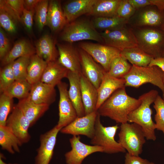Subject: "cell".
Here are the masks:
<instances>
[{"label": "cell", "instance_id": "6da1fadb", "mask_svg": "<svg viewBox=\"0 0 164 164\" xmlns=\"http://www.w3.org/2000/svg\"><path fill=\"white\" fill-rule=\"evenodd\" d=\"M141 103L139 98L128 95L125 87L115 91L97 111L100 116L108 117L117 123L122 124L128 122L129 114Z\"/></svg>", "mask_w": 164, "mask_h": 164}, {"label": "cell", "instance_id": "7a4b0ae2", "mask_svg": "<svg viewBox=\"0 0 164 164\" xmlns=\"http://www.w3.org/2000/svg\"><path fill=\"white\" fill-rule=\"evenodd\" d=\"M159 95L157 91L152 90L141 95L138 98L141 101V104L128 117V122L135 123L141 127L147 140L154 141L156 139L155 124L152 120L153 112L150 106Z\"/></svg>", "mask_w": 164, "mask_h": 164}, {"label": "cell", "instance_id": "3957f363", "mask_svg": "<svg viewBox=\"0 0 164 164\" xmlns=\"http://www.w3.org/2000/svg\"><path fill=\"white\" fill-rule=\"evenodd\" d=\"M123 78L125 80V87L138 88L147 83L155 86L161 91L164 99V72L158 67L132 65Z\"/></svg>", "mask_w": 164, "mask_h": 164}, {"label": "cell", "instance_id": "277c9868", "mask_svg": "<svg viewBox=\"0 0 164 164\" xmlns=\"http://www.w3.org/2000/svg\"><path fill=\"white\" fill-rule=\"evenodd\" d=\"M138 47L153 58L163 56L164 30L159 28H142L134 33Z\"/></svg>", "mask_w": 164, "mask_h": 164}, {"label": "cell", "instance_id": "5b68a950", "mask_svg": "<svg viewBox=\"0 0 164 164\" xmlns=\"http://www.w3.org/2000/svg\"><path fill=\"white\" fill-rule=\"evenodd\" d=\"M60 39L70 43L85 40L104 42L100 33L94 28L91 22L86 19H76L67 23L63 29Z\"/></svg>", "mask_w": 164, "mask_h": 164}, {"label": "cell", "instance_id": "8992f818", "mask_svg": "<svg viewBox=\"0 0 164 164\" xmlns=\"http://www.w3.org/2000/svg\"><path fill=\"white\" fill-rule=\"evenodd\" d=\"M119 128L118 125L104 126L101 122L100 116L98 113L95 123L94 132L91 139V143L94 145L101 147L103 152L106 153L125 152L126 150L114 138Z\"/></svg>", "mask_w": 164, "mask_h": 164}, {"label": "cell", "instance_id": "52a82bcc", "mask_svg": "<svg viewBox=\"0 0 164 164\" xmlns=\"http://www.w3.org/2000/svg\"><path fill=\"white\" fill-rule=\"evenodd\" d=\"M118 142L129 154L139 156L146 142L144 132L139 125L127 122L121 124Z\"/></svg>", "mask_w": 164, "mask_h": 164}, {"label": "cell", "instance_id": "ba28073f", "mask_svg": "<svg viewBox=\"0 0 164 164\" xmlns=\"http://www.w3.org/2000/svg\"><path fill=\"white\" fill-rule=\"evenodd\" d=\"M80 46L99 63L106 72L108 71L113 60L121 55V50L106 45L83 42Z\"/></svg>", "mask_w": 164, "mask_h": 164}, {"label": "cell", "instance_id": "9c48e42d", "mask_svg": "<svg viewBox=\"0 0 164 164\" xmlns=\"http://www.w3.org/2000/svg\"><path fill=\"white\" fill-rule=\"evenodd\" d=\"M59 93V119L56 125L60 129L66 127L78 117L76 110L68 95V85L61 82L57 85Z\"/></svg>", "mask_w": 164, "mask_h": 164}, {"label": "cell", "instance_id": "30bf717a", "mask_svg": "<svg viewBox=\"0 0 164 164\" xmlns=\"http://www.w3.org/2000/svg\"><path fill=\"white\" fill-rule=\"evenodd\" d=\"M100 34L105 45L121 51L138 46L136 39L133 32L125 28L114 30L104 31Z\"/></svg>", "mask_w": 164, "mask_h": 164}, {"label": "cell", "instance_id": "8fae6325", "mask_svg": "<svg viewBox=\"0 0 164 164\" xmlns=\"http://www.w3.org/2000/svg\"><path fill=\"white\" fill-rule=\"evenodd\" d=\"M6 125L22 144L27 143L30 141L31 136L28 130L31 127V123L16 105L14 106L11 114L9 116Z\"/></svg>", "mask_w": 164, "mask_h": 164}, {"label": "cell", "instance_id": "7c38bea8", "mask_svg": "<svg viewBox=\"0 0 164 164\" xmlns=\"http://www.w3.org/2000/svg\"><path fill=\"white\" fill-rule=\"evenodd\" d=\"M79 135H74L70 139L71 149L65 154L67 164H81L84 159L89 155L97 152H103L99 146L91 145L81 142Z\"/></svg>", "mask_w": 164, "mask_h": 164}, {"label": "cell", "instance_id": "4fadbf2b", "mask_svg": "<svg viewBox=\"0 0 164 164\" xmlns=\"http://www.w3.org/2000/svg\"><path fill=\"white\" fill-rule=\"evenodd\" d=\"M61 129L56 125L40 135V145L36 150L35 164H49L53 156L57 135Z\"/></svg>", "mask_w": 164, "mask_h": 164}, {"label": "cell", "instance_id": "5bb4252c", "mask_svg": "<svg viewBox=\"0 0 164 164\" xmlns=\"http://www.w3.org/2000/svg\"><path fill=\"white\" fill-rule=\"evenodd\" d=\"M98 114L97 111L80 117L62 128L60 132L63 134H70L73 136L82 135L91 139L95 131V125Z\"/></svg>", "mask_w": 164, "mask_h": 164}, {"label": "cell", "instance_id": "9a60e30c", "mask_svg": "<svg viewBox=\"0 0 164 164\" xmlns=\"http://www.w3.org/2000/svg\"><path fill=\"white\" fill-rule=\"evenodd\" d=\"M79 52L82 73L97 89L106 72L86 52L81 49Z\"/></svg>", "mask_w": 164, "mask_h": 164}, {"label": "cell", "instance_id": "2e32d148", "mask_svg": "<svg viewBox=\"0 0 164 164\" xmlns=\"http://www.w3.org/2000/svg\"><path fill=\"white\" fill-rule=\"evenodd\" d=\"M59 53L57 60L61 65L73 72L81 74L79 52L70 45L57 44Z\"/></svg>", "mask_w": 164, "mask_h": 164}, {"label": "cell", "instance_id": "e0dca14e", "mask_svg": "<svg viewBox=\"0 0 164 164\" xmlns=\"http://www.w3.org/2000/svg\"><path fill=\"white\" fill-rule=\"evenodd\" d=\"M55 87L40 81L32 86L28 98L37 104L50 106L55 101Z\"/></svg>", "mask_w": 164, "mask_h": 164}, {"label": "cell", "instance_id": "ac0fdd59", "mask_svg": "<svg viewBox=\"0 0 164 164\" xmlns=\"http://www.w3.org/2000/svg\"><path fill=\"white\" fill-rule=\"evenodd\" d=\"M125 80L123 78H115L108 75L106 72L97 89L98 100L96 110L115 91L125 86Z\"/></svg>", "mask_w": 164, "mask_h": 164}, {"label": "cell", "instance_id": "d6986e66", "mask_svg": "<svg viewBox=\"0 0 164 164\" xmlns=\"http://www.w3.org/2000/svg\"><path fill=\"white\" fill-rule=\"evenodd\" d=\"M96 0H72L64 4L63 10L67 23L77 19L81 15L88 14Z\"/></svg>", "mask_w": 164, "mask_h": 164}, {"label": "cell", "instance_id": "ffe728a7", "mask_svg": "<svg viewBox=\"0 0 164 164\" xmlns=\"http://www.w3.org/2000/svg\"><path fill=\"white\" fill-rule=\"evenodd\" d=\"M82 98L85 115L97 111L98 100L97 88L82 73L80 78Z\"/></svg>", "mask_w": 164, "mask_h": 164}, {"label": "cell", "instance_id": "44dd1931", "mask_svg": "<svg viewBox=\"0 0 164 164\" xmlns=\"http://www.w3.org/2000/svg\"><path fill=\"white\" fill-rule=\"evenodd\" d=\"M80 75L69 70L66 77L69 83L68 95L76 110L78 117L85 115L80 87Z\"/></svg>", "mask_w": 164, "mask_h": 164}, {"label": "cell", "instance_id": "7402d4cb", "mask_svg": "<svg viewBox=\"0 0 164 164\" xmlns=\"http://www.w3.org/2000/svg\"><path fill=\"white\" fill-rule=\"evenodd\" d=\"M67 24L60 1H49L46 26L53 32H58Z\"/></svg>", "mask_w": 164, "mask_h": 164}, {"label": "cell", "instance_id": "603a6c76", "mask_svg": "<svg viewBox=\"0 0 164 164\" xmlns=\"http://www.w3.org/2000/svg\"><path fill=\"white\" fill-rule=\"evenodd\" d=\"M16 106L30 121L31 127L47 111L50 106L36 104L28 97L19 100Z\"/></svg>", "mask_w": 164, "mask_h": 164}, {"label": "cell", "instance_id": "cb8c5ba5", "mask_svg": "<svg viewBox=\"0 0 164 164\" xmlns=\"http://www.w3.org/2000/svg\"><path fill=\"white\" fill-rule=\"evenodd\" d=\"M36 54L35 48L25 39L17 41L7 54L1 60V65L4 66L20 57L31 56Z\"/></svg>", "mask_w": 164, "mask_h": 164}, {"label": "cell", "instance_id": "d4e9b609", "mask_svg": "<svg viewBox=\"0 0 164 164\" xmlns=\"http://www.w3.org/2000/svg\"><path fill=\"white\" fill-rule=\"evenodd\" d=\"M36 54L47 63L57 60L59 53L52 37L48 34L42 36L35 44Z\"/></svg>", "mask_w": 164, "mask_h": 164}, {"label": "cell", "instance_id": "484cf974", "mask_svg": "<svg viewBox=\"0 0 164 164\" xmlns=\"http://www.w3.org/2000/svg\"><path fill=\"white\" fill-rule=\"evenodd\" d=\"M69 70L56 60L47 63L40 81L55 87L67 77Z\"/></svg>", "mask_w": 164, "mask_h": 164}, {"label": "cell", "instance_id": "4316f807", "mask_svg": "<svg viewBox=\"0 0 164 164\" xmlns=\"http://www.w3.org/2000/svg\"><path fill=\"white\" fill-rule=\"evenodd\" d=\"M136 20V26H150L162 29L164 21L163 12L155 6L144 9L138 15Z\"/></svg>", "mask_w": 164, "mask_h": 164}, {"label": "cell", "instance_id": "83f0119b", "mask_svg": "<svg viewBox=\"0 0 164 164\" xmlns=\"http://www.w3.org/2000/svg\"><path fill=\"white\" fill-rule=\"evenodd\" d=\"M121 0H96L88 15L94 17H110L117 16Z\"/></svg>", "mask_w": 164, "mask_h": 164}, {"label": "cell", "instance_id": "f1b7e54d", "mask_svg": "<svg viewBox=\"0 0 164 164\" xmlns=\"http://www.w3.org/2000/svg\"><path fill=\"white\" fill-rule=\"evenodd\" d=\"M47 64L46 62L36 54L31 56L26 80L32 86L40 81Z\"/></svg>", "mask_w": 164, "mask_h": 164}, {"label": "cell", "instance_id": "f546056e", "mask_svg": "<svg viewBox=\"0 0 164 164\" xmlns=\"http://www.w3.org/2000/svg\"><path fill=\"white\" fill-rule=\"evenodd\" d=\"M22 144L11 130L6 125H0V145L2 149L11 154L19 152V147Z\"/></svg>", "mask_w": 164, "mask_h": 164}, {"label": "cell", "instance_id": "4dcf8cb0", "mask_svg": "<svg viewBox=\"0 0 164 164\" xmlns=\"http://www.w3.org/2000/svg\"><path fill=\"white\" fill-rule=\"evenodd\" d=\"M128 21V19L116 16L110 17H94L91 22L96 29L105 31L125 28Z\"/></svg>", "mask_w": 164, "mask_h": 164}, {"label": "cell", "instance_id": "1f68e13d", "mask_svg": "<svg viewBox=\"0 0 164 164\" xmlns=\"http://www.w3.org/2000/svg\"><path fill=\"white\" fill-rule=\"evenodd\" d=\"M120 55L132 65L139 67L149 66L153 58L138 46L124 49Z\"/></svg>", "mask_w": 164, "mask_h": 164}, {"label": "cell", "instance_id": "d6a6232c", "mask_svg": "<svg viewBox=\"0 0 164 164\" xmlns=\"http://www.w3.org/2000/svg\"><path fill=\"white\" fill-rule=\"evenodd\" d=\"M32 87L26 80H15L3 93L20 100L28 97Z\"/></svg>", "mask_w": 164, "mask_h": 164}, {"label": "cell", "instance_id": "836d02e7", "mask_svg": "<svg viewBox=\"0 0 164 164\" xmlns=\"http://www.w3.org/2000/svg\"><path fill=\"white\" fill-rule=\"evenodd\" d=\"M132 66L126 59L120 55L113 60L109 69L106 73L115 78H123L130 71Z\"/></svg>", "mask_w": 164, "mask_h": 164}, {"label": "cell", "instance_id": "e575fe53", "mask_svg": "<svg viewBox=\"0 0 164 164\" xmlns=\"http://www.w3.org/2000/svg\"><path fill=\"white\" fill-rule=\"evenodd\" d=\"M19 22H20L17 17L0 8V27L6 31L10 34L15 33Z\"/></svg>", "mask_w": 164, "mask_h": 164}, {"label": "cell", "instance_id": "d590c367", "mask_svg": "<svg viewBox=\"0 0 164 164\" xmlns=\"http://www.w3.org/2000/svg\"><path fill=\"white\" fill-rule=\"evenodd\" d=\"M49 1L41 0L35 9V20L39 31L46 26Z\"/></svg>", "mask_w": 164, "mask_h": 164}, {"label": "cell", "instance_id": "8d00e7d4", "mask_svg": "<svg viewBox=\"0 0 164 164\" xmlns=\"http://www.w3.org/2000/svg\"><path fill=\"white\" fill-rule=\"evenodd\" d=\"M31 56L20 57L13 62L12 69L15 80H26L27 67Z\"/></svg>", "mask_w": 164, "mask_h": 164}, {"label": "cell", "instance_id": "74e56055", "mask_svg": "<svg viewBox=\"0 0 164 164\" xmlns=\"http://www.w3.org/2000/svg\"><path fill=\"white\" fill-rule=\"evenodd\" d=\"M14 106L13 98L4 93L0 94V125H6L9 115Z\"/></svg>", "mask_w": 164, "mask_h": 164}, {"label": "cell", "instance_id": "f35d334b", "mask_svg": "<svg viewBox=\"0 0 164 164\" xmlns=\"http://www.w3.org/2000/svg\"><path fill=\"white\" fill-rule=\"evenodd\" d=\"M13 62L0 69V94L3 93L15 80L12 69Z\"/></svg>", "mask_w": 164, "mask_h": 164}, {"label": "cell", "instance_id": "ab89813d", "mask_svg": "<svg viewBox=\"0 0 164 164\" xmlns=\"http://www.w3.org/2000/svg\"><path fill=\"white\" fill-rule=\"evenodd\" d=\"M154 103L156 111L154 117L156 129L162 131L164 135V99L159 95Z\"/></svg>", "mask_w": 164, "mask_h": 164}, {"label": "cell", "instance_id": "60d3db41", "mask_svg": "<svg viewBox=\"0 0 164 164\" xmlns=\"http://www.w3.org/2000/svg\"><path fill=\"white\" fill-rule=\"evenodd\" d=\"M136 10L128 0H121L118 9L117 15L121 18L128 20L134 15Z\"/></svg>", "mask_w": 164, "mask_h": 164}, {"label": "cell", "instance_id": "b9f144b4", "mask_svg": "<svg viewBox=\"0 0 164 164\" xmlns=\"http://www.w3.org/2000/svg\"><path fill=\"white\" fill-rule=\"evenodd\" d=\"M35 10H24L21 17V22L22 24L28 32L30 33L32 31L33 16Z\"/></svg>", "mask_w": 164, "mask_h": 164}, {"label": "cell", "instance_id": "7bdbcfd3", "mask_svg": "<svg viewBox=\"0 0 164 164\" xmlns=\"http://www.w3.org/2000/svg\"><path fill=\"white\" fill-rule=\"evenodd\" d=\"M9 40L4 29L0 28V59L1 60L10 50Z\"/></svg>", "mask_w": 164, "mask_h": 164}, {"label": "cell", "instance_id": "ee69618b", "mask_svg": "<svg viewBox=\"0 0 164 164\" xmlns=\"http://www.w3.org/2000/svg\"><path fill=\"white\" fill-rule=\"evenodd\" d=\"M20 19L24 9V0H5Z\"/></svg>", "mask_w": 164, "mask_h": 164}, {"label": "cell", "instance_id": "f6af8a7d", "mask_svg": "<svg viewBox=\"0 0 164 164\" xmlns=\"http://www.w3.org/2000/svg\"><path fill=\"white\" fill-rule=\"evenodd\" d=\"M125 164H155L139 156H135L127 152L125 156Z\"/></svg>", "mask_w": 164, "mask_h": 164}, {"label": "cell", "instance_id": "bcb514c9", "mask_svg": "<svg viewBox=\"0 0 164 164\" xmlns=\"http://www.w3.org/2000/svg\"><path fill=\"white\" fill-rule=\"evenodd\" d=\"M128 1L136 9L151 5L150 0H128Z\"/></svg>", "mask_w": 164, "mask_h": 164}, {"label": "cell", "instance_id": "7dc6e473", "mask_svg": "<svg viewBox=\"0 0 164 164\" xmlns=\"http://www.w3.org/2000/svg\"><path fill=\"white\" fill-rule=\"evenodd\" d=\"M156 66L164 72V56L152 58L149 66Z\"/></svg>", "mask_w": 164, "mask_h": 164}, {"label": "cell", "instance_id": "c3c4849f", "mask_svg": "<svg viewBox=\"0 0 164 164\" xmlns=\"http://www.w3.org/2000/svg\"><path fill=\"white\" fill-rule=\"evenodd\" d=\"M41 0H24V9L27 10H35L36 7Z\"/></svg>", "mask_w": 164, "mask_h": 164}, {"label": "cell", "instance_id": "681fc988", "mask_svg": "<svg viewBox=\"0 0 164 164\" xmlns=\"http://www.w3.org/2000/svg\"><path fill=\"white\" fill-rule=\"evenodd\" d=\"M3 158H4L3 155L2 153H0V164H7L3 161L2 159Z\"/></svg>", "mask_w": 164, "mask_h": 164}, {"label": "cell", "instance_id": "f907efd6", "mask_svg": "<svg viewBox=\"0 0 164 164\" xmlns=\"http://www.w3.org/2000/svg\"><path fill=\"white\" fill-rule=\"evenodd\" d=\"M163 16H164V21H163V25L162 27V29L164 30V10L163 11Z\"/></svg>", "mask_w": 164, "mask_h": 164}, {"label": "cell", "instance_id": "816d5d0a", "mask_svg": "<svg viewBox=\"0 0 164 164\" xmlns=\"http://www.w3.org/2000/svg\"><path fill=\"white\" fill-rule=\"evenodd\" d=\"M9 164H16V163H14V164L9 163Z\"/></svg>", "mask_w": 164, "mask_h": 164}, {"label": "cell", "instance_id": "f5cc1de1", "mask_svg": "<svg viewBox=\"0 0 164 164\" xmlns=\"http://www.w3.org/2000/svg\"><path fill=\"white\" fill-rule=\"evenodd\" d=\"M163 56H164V52H163Z\"/></svg>", "mask_w": 164, "mask_h": 164}]
</instances>
